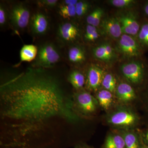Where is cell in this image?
<instances>
[{"label": "cell", "instance_id": "obj_1", "mask_svg": "<svg viewBox=\"0 0 148 148\" xmlns=\"http://www.w3.org/2000/svg\"><path fill=\"white\" fill-rule=\"evenodd\" d=\"M0 102L2 147L36 146L34 140L54 121L79 119L72 98L42 68L29 69L1 85Z\"/></svg>", "mask_w": 148, "mask_h": 148}, {"label": "cell", "instance_id": "obj_2", "mask_svg": "<svg viewBox=\"0 0 148 148\" xmlns=\"http://www.w3.org/2000/svg\"><path fill=\"white\" fill-rule=\"evenodd\" d=\"M107 124L118 130L134 129L140 121L138 115L125 106H118L106 117Z\"/></svg>", "mask_w": 148, "mask_h": 148}, {"label": "cell", "instance_id": "obj_3", "mask_svg": "<svg viewBox=\"0 0 148 148\" xmlns=\"http://www.w3.org/2000/svg\"><path fill=\"white\" fill-rule=\"evenodd\" d=\"M73 110L79 117H91L99 106L95 97L84 89L77 90L72 97Z\"/></svg>", "mask_w": 148, "mask_h": 148}, {"label": "cell", "instance_id": "obj_4", "mask_svg": "<svg viewBox=\"0 0 148 148\" xmlns=\"http://www.w3.org/2000/svg\"><path fill=\"white\" fill-rule=\"evenodd\" d=\"M58 51L53 45H43L38 50V54L33 64L35 68H49L54 66L60 60Z\"/></svg>", "mask_w": 148, "mask_h": 148}, {"label": "cell", "instance_id": "obj_5", "mask_svg": "<svg viewBox=\"0 0 148 148\" xmlns=\"http://www.w3.org/2000/svg\"><path fill=\"white\" fill-rule=\"evenodd\" d=\"M122 73L132 83L139 84L143 82L145 75L146 68L141 61L129 62L121 67Z\"/></svg>", "mask_w": 148, "mask_h": 148}, {"label": "cell", "instance_id": "obj_6", "mask_svg": "<svg viewBox=\"0 0 148 148\" xmlns=\"http://www.w3.org/2000/svg\"><path fill=\"white\" fill-rule=\"evenodd\" d=\"M118 46L121 52L129 57L140 56L143 51V48L139 42L128 35H122Z\"/></svg>", "mask_w": 148, "mask_h": 148}, {"label": "cell", "instance_id": "obj_7", "mask_svg": "<svg viewBox=\"0 0 148 148\" xmlns=\"http://www.w3.org/2000/svg\"><path fill=\"white\" fill-rule=\"evenodd\" d=\"M104 75L103 70L98 66L95 65L90 66L88 70L86 77V90L89 92H97L102 85Z\"/></svg>", "mask_w": 148, "mask_h": 148}, {"label": "cell", "instance_id": "obj_8", "mask_svg": "<svg viewBox=\"0 0 148 148\" xmlns=\"http://www.w3.org/2000/svg\"><path fill=\"white\" fill-rule=\"evenodd\" d=\"M30 12L27 8L22 5H18L14 7L10 14L12 23L18 29H24L29 24L30 20Z\"/></svg>", "mask_w": 148, "mask_h": 148}, {"label": "cell", "instance_id": "obj_9", "mask_svg": "<svg viewBox=\"0 0 148 148\" xmlns=\"http://www.w3.org/2000/svg\"><path fill=\"white\" fill-rule=\"evenodd\" d=\"M117 18L121 25L123 34L130 36L138 35L141 27L133 14H127Z\"/></svg>", "mask_w": 148, "mask_h": 148}, {"label": "cell", "instance_id": "obj_10", "mask_svg": "<svg viewBox=\"0 0 148 148\" xmlns=\"http://www.w3.org/2000/svg\"><path fill=\"white\" fill-rule=\"evenodd\" d=\"M114 92L118 100L123 104L130 103L136 98L135 90L126 83H121L117 86Z\"/></svg>", "mask_w": 148, "mask_h": 148}, {"label": "cell", "instance_id": "obj_11", "mask_svg": "<svg viewBox=\"0 0 148 148\" xmlns=\"http://www.w3.org/2000/svg\"><path fill=\"white\" fill-rule=\"evenodd\" d=\"M118 130L124 139L125 148H142V135L138 131L134 129Z\"/></svg>", "mask_w": 148, "mask_h": 148}, {"label": "cell", "instance_id": "obj_12", "mask_svg": "<svg viewBox=\"0 0 148 148\" xmlns=\"http://www.w3.org/2000/svg\"><path fill=\"white\" fill-rule=\"evenodd\" d=\"M58 34L64 41L70 42L77 38L79 36V30L75 24L67 22L60 25Z\"/></svg>", "mask_w": 148, "mask_h": 148}, {"label": "cell", "instance_id": "obj_13", "mask_svg": "<svg viewBox=\"0 0 148 148\" xmlns=\"http://www.w3.org/2000/svg\"><path fill=\"white\" fill-rule=\"evenodd\" d=\"M102 26L104 32L114 38H118L123 35L121 25L117 18H106L102 21Z\"/></svg>", "mask_w": 148, "mask_h": 148}, {"label": "cell", "instance_id": "obj_14", "mask_svg": "<svg viewBox=\"0 0 148 148\" xmlns=\"http://www.w3.org/2000/svg\"><path fill=\"white\" fill-rule=\"evenodd\" d=\"M103 148H125L124 139L118 130H114L108 133Z\"/></svg>", "mask_w": 148, "mask_h": 148}, {"label": "cell", "instance_id": "obj_15", "mask_svg": "<svg viewBox=\"0 0 148 148\" xmlns=\"http://www.w3.org/2000/svg\"><path fill=\"white\" fill-rule=\"evenodd\" d=\"M31 26L33 32L38 35L45 34L48 28V21L46 16L42 13L34 14L32 18Z\"/></svg>", "mask_w": 148, "mask_h": 148}, {"label": "cell", "instance_id": "obj_16", "mask_svg": "<svg viewBox=\"0 0 148 148\" xmlns=\"http://www.w3.org/2000/svg\"><path fill=\"white\" fill-rule=\"evenodd\" d=\"M95 98L99 106L105 110L109 111L114 106V101L113 93L108 90L105 89L98 90L96 92Z\"/></svg>", "mask_w": 148, "mask_h": 148}, {"label": "cell", "instance_id": "obj_17", "mask_svg": "<svg viewBox=\"0 0 148 148\" xmlns=\"http://www.w3.org/2000/svg\"><path fill=\"white\" fill-rule=\"evenodd\" d=\"M93 53L95 58L103 61H110L114 56L113 48L108 43L95 47L93 50Z\"/></svg>", "mask_w": 148, "mask_h": 148}, {"label": "cell", "instance_id": "obj_18", "mask_svg": "<svg viewBox=\"0 0 148 148\" xmlns=\"http://www.w3.org/2000/svg\"><path fill=\"white\" fill-rule=\"evenodd\" d=\"M38 52V48L36 46L33 45H24L20 50V63L33 61L36 59Z\"/></svg>", "mask_w": 148, "mask_h": 148}, {"label": "cell", "instance_id": "obj_19", "mask_svg": "<svg viewBox=\"0 0 148 148\" xmlns=\"http://www.w3.org/2000/svg\"><path fill=\"white\" fill-rule=\"evenodd\" d=\"M68 80L77 90L83 89L85 85V77L82 73L78 71H72L69 75Z\"/></svg>", "mask_w": 148, "mask_h": 148}, {"label": "cell", "instance_id": "obj_20", "mask_svg": "<svg viewBox=\"0 0 148 148\" xmlns=\"http://www.w3.org/2000/svg\"><path fill=\"white\" fill-rule=\"evenodd\" d=\"M68 56L70 61L73 63H81L85 60V54L82 49L73 47L69 49Z\"/></svg>", "mask_w": 148, "mask_h": 148}, {"label": "cell", "instance_id": "obj_21", "mask_svg": "<svg viewBox=\"0 0 148 148\" xmlns=\"http://www.w3.org/2000/svg\"><path fill=\"white\" fill-rule=\"evenodd\" d=\"M138 42L143 48H148V21L142 24L138 35Z\"/></svg>", "mask_w": 148, "mask_h": 148}, {"label": "cell", "instance_id": "obj_22", "mask_svg": "<svg viewBox=\"0 0 148 148\" xmlns=\"http://www.w3.org/2000/svg\"><path fill=\"white\" fill-rule=\"evenodd\" d=\"M102 86L104 89L113 93L115 92L116 89V80L112 74H106L104 75Z\"/></svg>", "mask_w": 148, "mask_h": 148}, {"label": "cell", "instance_id": "obj_23", "mask_svg": "<svg viewBox=\"0 0 148 148\" xmlns=\"http://www.w3.org/2000/svg\"><path fill=\"white\" fill-rule=\"evenodd\" d=\"M103 14V11L102 9L96 8L86 18L88 24L94 27H98L100 24Z\"/></svg>", "mask_w": 148, "mask_h": 148}, {"label": "cell", "instance_id": "obj_24", "mask_svg": "<svg viewBox=\"0 0 148 148\" xmlns=\"http://www.w3.org/2000/svg\"><path fill=\"white\" fill-rule=\"evenodd\" d=\"M58 13L64 18H69L76 15L75 6L63 5L59 8Z\"/></svg>", "mask_w": 148, "mask_h": 148}, {"label": "cell", "instance_id": "obj_25", "mask_svg": "<svg viewBox=\"0 0 148 148\" xmlns=\"http://www.w3.org/2000/svg\"><path fill=\"white\" fill-rule=\"evenodd\" d=\"M89 8V4L87 2L80 1L75 5L76 15L79 16H83L87 12Z\"/></svg>", "mask_w": 148, "mask_h": 148}, {"label": "cell", "instance_id": "obj_26", "mask_svg": "<svg viewBox=\"0 0 148 148\" xmlns=\"http://www.w3.org/2000/svg\"><path fill=\"white\" fill-rule=\"evenodd\" d=\"M110 3L116 7L123 8L132 5L135 1L133 0H112L110 1Z\"/></svg>", "mask_w": 148, "mask_h": 148}, {"label": "cell", "instance_id": "obj_27", "mask_svg": "<svg viewBox=\"0 0 148 148\" xmlns=\"http://www.w3.org/2000/svg\"><path fill=\"white\" fill-rule=\"evenodd\" d=\"M58 1L57 0H42L38 1L39 5L46 7H53L57 4Z\"/></svg>", "mask_w": 148, "mask_h": 148}, {"label": "cell", "instance_id": "obj_28", "mask_svg": "<svg viewBox=\"0 0 148 148\" xmlns=\"http://www.w3.org/2000/svg\"><path fill=\"white\" fill-rule=\"evenodd\" d=\"M97 31L96 27L88 24L86 26V33L85 34V38L90 36V35L92 34L93 33Z\"/></svg>", "mask_w": 148, "mask_h": 148}, {"label": "cell", "instance_id": "obj_29", "mask_svg": "<svg viewBox=\"0 0 148 148\" xmlns=\"http://www.w3.org/2000/svg\"><path fill=\"white\" fill-rule=\"evenodd\" d=\"M6 15L5 11L1 5L0 7V24L1 25H3L6 22Z\"/></svg>", "mask_w": 148, "mask_h": 148}, {"label": "cell", "instance_id": "obj_30", "mask_svg": "<svg viewBox=\"0 0 148 148\" xmlns=\"http://www.w3.org/2000/svg\"><path fill=\"white\" fill-rule=\"evenodd\" d=\"M99 36V34H98V31H96L93 33L90 36H88L86 38V39L88 41H94L95 40L97 39Z\"/></svg>", "mask_w": 148, "mask_h": 148}, {"label": "cell", "instance_id": "obj_31", "mask_svg": "<svg viewBox=\"0 0 148 148\" xmlns=\"http://www.w3.org/2000/svg\"><path fill=\"white\" fill-rule=\"evenodd\" d=\"M1 148H42L40 147L32 146H16L11 147H1Z\"/></svg>", "mask_w": 148, "mask_h": 148}, {"label": "cell", "instance_id": "obj_32", "mask_svg": "<svg viewBox=\"0 0 148 148\" xmlns=\"http://www.w3.org/2000/svg\"><path fill=\"white\" fill-rule=\"evenodd\" d=\"M78 2L77 0H65L63 1V5L75 6Z\"/></svg>", "mask_w": 148, "mask_h": 148}, {"label": "cell", "instance_id": "obj_33", "mask_svg": "<svg viewBox=\"0 0 148 148\" xmlns=\"http://www.w3.org/2000/svg\"><path fill=\"white\" fill-rule=\"evenodd\" d=\"M143 10L145 16L148 18V1L146 2L143 6Z\"/></svg>", "mask_w": 148, "mask_h": 148}, {"label": "cell", "instance_id": "obj_34", "mask_svg": "<svg viewBox=\"0 0 148 148\" xmlns=\"http://www.w3.org/2000/svg\"><path fill=\"white\" fill-rule=\"evenodd\" d=\"M142 135V139L145 141L148 146V129Z\"/></svg>", "mask_w": 148, "mask_h": 148}, {"label": "cell", "instance_id": "obj_35", "mask_svg": "<svg viewBox=\"0 0 148 148\" xmlns=\"http://www.w3.org/2000/svg\"><path fill=\"white\" fill-rule=\"evenodd\" d=\"M75 148H92L84 143H80L75 146Z\"/></svg>", "mask_w": 148, "mask_h": 148}, {"label": "cell", "instance_id": "obj_36", "mask_svg": "<svg viewBox=\"0 0 148 148\" xmlns=\"http://www.w3.org/2000/svg\"><path fill=\"white\" fill-rule=\"evenodd\" d=\"M142 148H148V146H145L144 147H142Z\"/></svg>", "mask_w": 148, "mask_h": 148}, {"label": "cell", "instance_id": "obj_37", "mask_svg": "<svg viewBox=\"0 0 148 148\" xmlns=\"http://www.w3.org/2000/svg\"><path fill=\"white\" fill-rule=\"evenodd\" d=\"M147 97L148 99V88L147 90Z\"/></svg>", "mask_w": 148, "mask_h": 148}]
</instances>
